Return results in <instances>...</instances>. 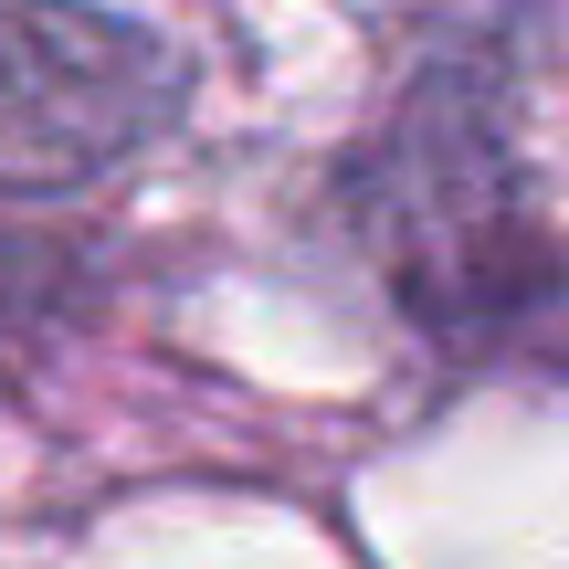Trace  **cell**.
I'll return each instance as SVG.
<instances>
[{
    "instance_id": "2",
    "label": "cell",
    "mask_w": 569,
    "mask_h": 569,
    "mask_svg": "<svg viewBox=\"0 0 569 569\" xmlns=\"http://www.w3.org/2000/svg\"><path fill=\"white\" fill-rule=\"evenodd\" d=\"M190 63L96 0H0V190H84L180 117Z\"/></svg>"
},
{
    "instance_id": "1",
    "label": "cell",
    "mask_w": 569,
    "mask_h": 569,
    "mask_svg": "<svg viewBox=\"0 0 569 569\" xmlns=\"http://www.w3.org/2000/svg\"><path fill=\"white\" fill-rule=\"evenodd\" d=\"M496 96L465 74H422L401 96L380 138V201H369V232H380L401 296L422 306L443 338H475L496 327L507 338L517 306H549V243L517 211V169H507V127H486Z\"/></svg>"
}]
</instances>
